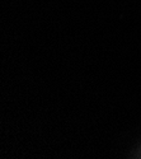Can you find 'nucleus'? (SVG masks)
<instances>
[]
</instances>
